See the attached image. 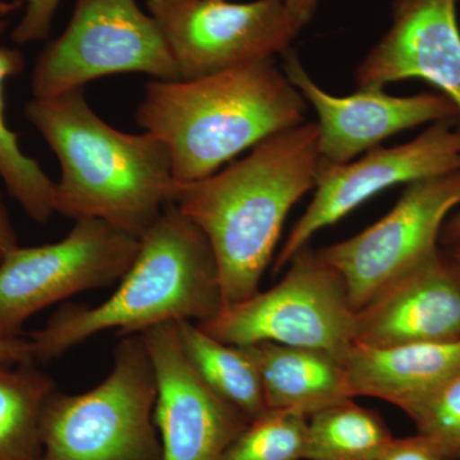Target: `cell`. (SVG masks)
Segmentation results:
<instances>
[{
    "label": "cell",
    "mask_w": 460,
    "mask_h": 460,
    "mask_svg": "<svg viewBox=\"0 0 460 460\" xmlns=\"http://www.w3.org/2000/svg\"><path fill=\"white\" fill-rule=\"evenodd\" d=\"M460 205V169L411 181L378 222L317 251L341 275L354 310L438 250L447 215Z\"/></svg>",
    "instance_id": "cell-10"
},
{
    "label": "cell",
    "mask_w": 460,
    "mask_h": 460,
    "mask_svg": "<svg viewBox=\"0 0 460 460\" xmlns=\"http://www.w3.org/2000/svg\"><path fill=\"white\" fill-rule=\"evenodd\" d=\"M456 169H460L459 118L431 123L407 144L372 148L357 162L321 166L314 198L278 253L274 272L286 268L317 232L384 190Z\"/></svg>",
    "instance_id": "cell-11"
},
{
    "label": "cell",
    "mask_w": 460,
    "mask_h": 460,
    "mask_svg": "<svg viewBox=\"0 0 460 460\" xmlns=\"http://www.w3.org/2000/svg\"><path fill=\"white\" fill-rule=\"evenodd\" d=\"M305 109L304 96L270 59L196 80L148 83L136 120L168 147L175 183H189L304 123Z\"/></svg>",
    "instance_id": "cell-3"
},
{
    "label": "cell",
    "mask_w": 460,
    "mask_h": 460,
    "mask_svg": "<svg viewBox=\"0 0 460 460\" xmlns=\"http://www.w3.org/2000/svg\"><path fill=\"white\" fill-rule=\"evenodd\" d=\"M122 74L180 80L164 36L137 0H75L68 26L36 62L32 93L57 98Z\"/></svg>",
    "instance_id": "cell-7"
},
{
    "label": "cell",
    "mask_w": 460,
    "mask_h": 460,
    "mask_svg": "<svg viewBox=\"0 0 460 460\" xmlns=\"http://www.w3.org/2000/svg\"><path fill=\"white\" fill-rule=\"evenodd\" d=\"M29 122L56 154V213L68 219H99L140 239L171 204L172 160L151 133L109 126L83 90L27 102Z\"/></svg>",
    "instance_id": "cell-2"
},
{
    "label": "cell",
    "mask_w": 460,
    "mask_h": 460,
    "mask_svg": "<svg viewBox=\"0 0 460 460\" xmlns=\"http://www.w3.org/2000/svg\"><path fill=\"white\" fill-rule=\"evenodd\" d=\"M353 396H372L408 413L460 370V341L389 347L354 344L345 357Z\"/></svg>",
    "instance_id": "cell-16"
},
{
    "label": "cell",
    "mask_w": 460,
    "mask_h": 460,
    "mask_svg": "<svg viewBox=\"0 0 460 460\" xmlns=\"http://www.w3.org/2000/svg\"><path fill=\"white\" fill-rule=\"evenodd\" d=\"M393 438L380 416L348 399L308 417L305 460H377Z\"/></svg>",
    "instance_id": "cell-19"
},
{
    "label": "cell",
    "mask_w": 460,
    "mask_h": 460,
    "mask_svg": "<svg viewBox=\"0 0 460 460\" xmlns=\"http://www.w3.org/2000/svg\"><path fill=\"white\" fill-rule=\"evenodd\" d=\"M119 287L98 305H65L30 332L33 361L48 363L102 332L141 334L165 323H202L223 307L219 271L208 238L177 206H165L138 239Z\"/></svg>",
    "instance_id": "cell-4"
},
{
    "label": "cell",
    "mask_w": 460,
    "mask_h": 460,
    "mask_svg": "<svg viewBox=\"0 0 460 460\" xmlns=\"http://www.w3.org/2000/svg\"><path fill=\"white\" fill-rule=\"evenodd\" d=\"M31 362L35 361L29 338L0 339V365H23Z\"/></svg>",
    "instance_id": "cell-26"
},
{
    "label": "cell",
    "mask_w": 460,
    "mask_h": 460,
    "mask_svg": "<svg viewBox=\"0 0 460 460\" xmlns=\"http://www.w3.org/2000/svg\"><path fill=\"white\" fill-rule=\"evenodd\" d=\"M440 242L447 247L460 244V213L445 222L441 230Z\"/></svg>",
    "instance_id": "cell-29"
},
{
    "label": "cell",
    "mask_w": 460,
    "mask_h": 460,
    "mask_svg": "<svg viewBox=\"0 0 460 460\" xmlns=\"http://www.w3.org/2000/svg\"><path fill=\"white\" fill-rule=\"evenodd\" d=\"M246 347L261 375L268 410L310 417L354 399L347 368L332 354L269 341Z\"/></svg>",
    "instance_id": "cell-17"
},
{
    "label": "cell",
    "mask_w": 460,
    "mask_h": 460,
    "mask_svg": "<svg viewBox=\"0 0 460 460\" xmlns=\"http://www.w3.org/2000/svg\"><path fill=\"white\" fill-rule=\"evenodd\" d=\"M447 252L450 253V256L453 257L454 261L458 263L460 266V244H456V246L447 247Z\"/></svg>",
    "instance_id": "cell-30"
},
{
    "label": "cell",
    "mask_w": 460,
    "mask_h": 460,
    "mask_svg": "<svg viewBox=\"0 0 460 460\" xmlns=\"http://www.w3.org/2000/svg\"><path fill=\"white\" fill-rule=\"evenodd\" d=\"M407 414L445 459L460 460V370Z\"/></svg>",
    "instance_id": "cell-23"
},
{
    "label": "cell",
    "mask_w": 460,
    "mask_h": 460,
    "mask_svg": "<svg viewBox=\"0 0 460 460\" xmlns=\"http://www.w3.org/2000/svg\"><path fill=\"white\" fill-rule=\"evenodd\" d=\"M307 441L308 417L268 410L248 422L220 460H305Z\"/></svg>",
    "instance_id": "cell-22"
},
{
    "label": "cell",
    "mask_w": 460,
    "mask_h": 460,
    "mask_svg": "<svg viewBox=\"0 0 460 460\" xmlns=\"http://www.w3.org/2000/svg\"><path fill=\"white\" fill-rule=\"evenodd\" d=\"M105 380L77 395L54 390L44 405V460H160L155 438L157 385L141 334L115 348Z\"/></svg>",
    "instance_id": "cell-5"
},
{
    "label": "cell",
    "mask_w": 460,
    "mask_h": 460,
    "mask_svg": "<svg viewBox=\"0 0 460 460\" xmlns=\"http://www.w3.org/2000/svg\"><path fill=\"white\" fill-rule=\"evenodd\" d=\"M138 239L99 219L75 220L56 243L14 247L0 260V339L21 337L33 314L122 279Z\"/></svg>",
    "instance_id": "cell-8"
},
{
    "label": "cell",
    "mask_w": 460,
    "mask_h": 460,
    "mask_svg": "<svg viewBox=\"0 0 460 460\" xmlns=\"http://www.w3.org/2000/svg\"><path fill=\"white\" fill-rule=\"evenodd\" d=\"M2 257H3V255H2V253H0V260H2Z\"/></svg>",
    "instance_id": "cell-31"
},
{
    "label": "cell",
    "mask_w": 460,
    "mask_h": 460,
    "mask_svg": "<svg viewBox=\"0 0 460 460\" xmlns=\"http://www.w3.org/2000/svg\"><path fill=\"white\" fill-rule=\"evenodd\" d=\"M286 7L302 23L307 25L319 7L320 0H283Z\"/></svg>",
    "instance_id": "cell-28"
},
{
    "label": "cell",
    "mask_w": 460,
    "mask_h": 460,
    "mask_svg": "<svg viewBox=\"0 0 460 460\" xmlns=\"http://www.w3.org/2000/svg\"><path fill=\"white\" fill-rule=\"evenodd\" d=\"M60 2L62 0H22L25 11L12 32V40L20 45L45 40L49 36Z\"/></svg>",
    "instance_id": "cell-24"
},
{
    "label": "cell",
    "mask_w": 460,
    "mask_h": 460,
    "mask_svg": "<svg viewBox=\"0 0 460 460\" xmlns=\"http://www.w3.org/2000/svg\"><path fill=\"white\" fill-rule=\"evenodd\" d=\"M5 23L0 20V33ZM22 53L0 47V178L9 195L25 210L33 222L47 224L56 214L54 181L42 171L40 164L21 150L16 133L11 131L4 117V84L23 71Z\"/></svg>",
    "instance_id": "cell-21"
},
{
    "label": "cell",
    "mask_w": 460,
    "mask_h": 460,
    "mask_svg": "<svg viewBox=\"0 0 460 460\" xmlns=\"http://www.w3.org/2000/svg\"><path fill=\"white\" fill-rule=\"evenodd\" d=\"M287 266L286 277L277 286L226 305L198 325L223 343L269 341L308 348L344 363L356 344V310L344 280L308 246Z\"/></svg>",
    "instance_id": "cell-6"
},
{
    "label": "cell",
    "mask_w": 460,
    "mask_h": 460,
    "mask_svg": "<svg viewBox=\"0 0 460 460\" xmlns=\"http://www.w3.org/2000/svg\"><path fill=\"white\" fill-rule=\"evenodd\" d=\"M460 341V266L447 250L402 272L356 313V343Z\"/></svg>",
    "instance_id": "cell-14"
},
{
    "label": "cell",
    "mask_w": 460,
    "mask_h": 460,
    "mask_svg": "<svg viewBox=\"0 0 460 460\" xmlns=\"http://www.w3.org/2000/svg\"><path fill=\"white\" fill-rule=\"evenodd\" d=\"M180 80L275 59L302 25L283 0H147Z\"/></svg>",
    "instance_id": "cell-9"
},
{
    "label": "cell",
    "mask_w": 460,
    "mask_h": 460,
    "mask_svg": "<svg viewBox=\"0 0 460 460\" xmlns=\"http://www.w3.org/2000/svg\"><path fill=\"white\" fill-rule=\"evenodd\" d=\"M184 352L195 370L217 394L241 411L248 420L268 411L261 375L246 345L217 341L198 323H178Z\"/></svg>",
    "instance_id": "cell-18"
},
{
    "label": "cell",
    "mask_w": 460,
    "mask_h": 460,
    "mask_svg": "<svg viewBox=\"0 0 460 460\" xmlns=\"http://www.w3.org/2000/svg\"><path fill=\"white\" fill-rule=\"evenodd\" d=\"M458 0H394L393 22L356 71L358 87L420 78L447 96L459 113Z\"/></svg>",
    "instance_id": "cell-15"
},
{
    "label": "cell",
    "mask_w": 460,
    "mask_h": 460,
    "mask_svg": "<svg viewBox=\"0 0 460 460\" xmlns=\"http://www.w3.org/2000/svg\"><path fill=\"white\" fill-rule=\"evenodd\" d=\"M155 370L160 460H220L246 429L247 417L217 394L184 352L178 323L141 332Z\"/></svg>",
    "instance_id": "cell-12"
},
{
    "label": "cell",
    "mask_w": 460,
    "mask_h": 460,
    "mask_svg": "<svg viewBox=\"0 0 460 460\" xmlns=\"http://www.w3.org/2000/svg\"><path fill=\"white\" fill-rule=\"evenodd\" d=\"M54 390L53 378L33 362L0 365V460L30 459Z\"/></svg>",
    "instance_id": "cell-20"
},
{
    "label": "cell",
    "mask_w": 460,
    "mask_h": 460,
    "mask_svg": "<svg viewBox=\"0 0 460 460\" xmlns=\"http://www.w3.org/2000/svg\"><path fill=\"white\" fill-rule=\"evenodd\" d=\"M283 58L288 80L316 111L323 165L347 164L396 133L459 118L456 104L441 93L393 96L381 87H359L352 95H332L314 83L295 51Z\"/></svg>",
    "instance_id": "cell-13"
},
{
    "label": "cell",
    "mask_w": 460,
    "mask_h": 460,
    "mask_svg": "<svg viewBox=\"0 0 460 460\" xmlns=\"http://www.w3.org/2000/svg\"><path fill=\"white\" fill-rule=\"evenodd\" d=\"M321 166L317 124L304 122L260 142L222 172L174 184L171 204L213 250L223 307L259 292L288 214L314 190Z\"/></svg>",
    "instance_id": "cell-1"
},
{
    "label": "cell",
    "mask_w": 460,
    "mask_h": 460,
    "mask_svg": "<svg viewBox=\"0 0 460 460\" xmlns=\"http://www.w3.org/2000/svg\"><path fill=\"white\" fill-rule=\"evenodd\" d=\"M377 460H447L428 438L417 434L411 438H393Z\"/></svg>",
    "instance_id": "cell-25"
},
{
    "label": "cell",
    "mask_w": 460,
    "mask_h": 460,
    "mask_svg": "<svg viewBox=\"0 0 460 460\" xmlns=\"http://www.w3.org/2000/svg\"><path fill=\"white\" fill-rule=\"evenodd\" d=\"M17 246L16 230L12 226L7 208H5L2 196H0V253L4 256L8 251L13 250Z\"/></svg>",
    "instance_id": "cell-27"
}]
</instances>
